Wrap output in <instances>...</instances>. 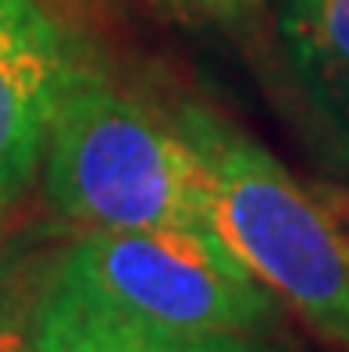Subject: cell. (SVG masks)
I'll list each match as a JSON object with an SVG mask.
<instances>
[{"label":"cell","instance_id":"cell-1","mask_svg":"<svg viewBox=\"0 0 349 352\" xmlns=\"http://www.w3.org/2000/svg\"><path fill=\"white\" fill-rule=\"evenodd\" d=\"M47 192L57 214L89 232H200L214 235L211 182L193 146L75 65L47 132Z\"/></svg>","mask_w":349,"mask_h":352},{"label":"cell","instance_id":"cell-2","mask_svg":"<svg viewBox=\"0 0 349 352\" xmlns=\"http://www.w3.org/2000/svg\"><path fill=\"white\" fill-rule=\"evenodd\" d=\"M178 135L211 182L218 239L324 342L349 349V232L253 135L182 107Z\"/></svg>","mask_w":349,"mask_h":352},{"label":"cell","instance_id":"cell-3","mask_svg":"<svg viewBox=\"0 0 349 352\" xmlns=\"http://www.w3.org/2000/svg\"><path fill=\"white\" fill-rule=\"evenodd\" d=\"M111 302L196 335H250L271 320L275 299L232 250L200 232H89L61 260Z\"/></svg>","mask_w":349,"mask_h":352},{"label":"cell","instance_id":"cell-4","mask_svg":"<svg viewBox=\"0 0 349 352\" xmlns=\"http://www.w3.org/2000/svg\"><path fill=\"white\" fill-rule=\"evenodd\" d=\"M72 68L65 32L39 0H0V210L36 178Z\"/></svg>","mask_w":349,"mask_h":352},{"label":"cell","instance_id":"cell-5","mask_svg":"<svg viewBox=\"0 0 349 352\" xmlns=\"http://www.w3.org/2000/svg\"><path fill=\"white\" fill-rule=\"evenodd\" d=\"M29 352H253V345L246 335H196L154 324L57 267L32 314Z\"/></svg>","mask_w":349,"mask_h":352},{"label":"cell","instance_id":"cell-6","mask_svg":"<svg viewBox=\"0 0 349 352\" xmlns=\"http://www.w3.org/2000/svg\"><path fill=\"white\" fill-rule=\"evenodd\" d=\"M278 32L306 114L349 168V0H282Z\"/></svg>","mask_w":349,"mask_h":352},{"label":"cell","instance_id":"cell-7","mask_svg":"<svg viewBox=\"0 0 349 352\" xmlns=\"http://www.w3.org/2000/svg\"><path fill=\"white\" fill-rule=\"evenodd\" d=\"M175 18L186 22H218V25H235L246 22L260 11L264 0H154Z\"/></svg>","mask_w":349,"mask_h":352}]
</instances>
